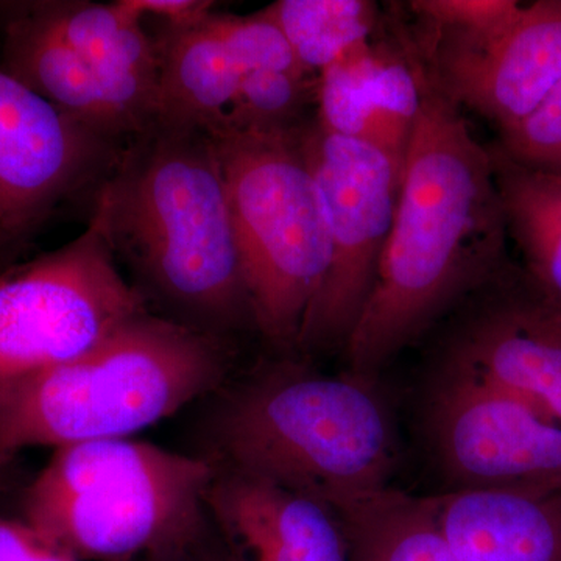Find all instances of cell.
Masks as SVG:
<instances>
[{"label":"cell","instance_id":"1","mask_svg":"<svg viewBox=\"0 0 561 561\" xmlns=\"http://www.w3.org/2000/svg\"><path fill=\"white\" fill-rule=\"evenodd\" d=\"M421 81L423 101L389 239L345 345L350 373L371 381L432 324L513 265L490 149L423 66Z\"/></svg>","mask_w":561,"mask_h":561},{"label":"cell","instance_id":"2","mask_svg":"<svg viewBox=\"0 0 561 561\" xmlns=\"http://www.w3.org/2000/svg\"><path fill=\"white\" fill-rule=\"evenodd\" d=\"M117 261L172 311L216 335L253 323L216 139L205 128L154 121L128 140L94 192Z\"/></svg>","mask_w":561,"mask_h":561},{"label":"cell","instance_id":"3","mask_svg":"<svg viewBox=\"0 0 561 561\" xmlns=\"http://www.w3.org/2000/svg\"><path fill=\"white\" fill-rule=\"evenodd\" d=\"M225 371L220 337L140 312L77 359L0 390V457L128 438L216 389Z\"/></svg>","mask_w":561,"mask_h":561},{"label":"cell","instance_id":"4","mask_svg":"<svg viewBox=\"0 0 561 561\" xmlns=\"http://www.w3.org/2000/svg\"><path fill=\"white\" fill-rule=\"evenodd\" d=\"M217 437L230 468L341 511L390 489L393 421L371 379L280 362L236 391Z\"/></svg>","mask_w":561,"mask_h":561},{"label":"cell","instance_id":"5","mask_svg":"<svg viewBox=\"0 0 561 561\" xmlns=\"http://www.w3.org/2000/svg\"><path fill=\"white\" fill-rule=\"evenodd\" d=\"M216 476L205 460L130 438L55 449L25 522L80 561L172 559L201 531Z\"/></svg>","mask_w":561,"mask_h":561},{"label":"cell","instance_id":"6","mask_svg":"<svg viewBox=\"0 0 561 561\" xmlns=\"http://www.w3.org/2000/svg\"><path fill=\"white\" fill-rule=\"evenodd\" d=\"M302 124L290 130L210 133L253 323L284 348L298 345L331 262L327 213L302 150Z\"/></svg>","mask_w":561,"mask_h":561},{"label":"cell","instance_id":"7","mask_svg":"<svg viewBox=\"0 0 561 561\" xmlns=\"http://www.w3.org/2000/svg\"><path fill=\"white\" fill-rule=\"evenodd\" d=\"M144 311L92 214L79 238L0 275V390L77 359Z\"/></svg>","mask_w":561,"mask_h":561},{"label":"cell","instance_id":"8","mask_svg":"<svg viewBox=\"0 0 561 561\" xmlns=\"http://www.w3.org/2000/svg\"><path fill=\"white\" fill-rule=\"evenodd\" d=\"M301 146L327 213L331 262L297 348L330 350L346 345L370 298L401 175L382 151L317 121L302 124Z\"/></svg>","mask_w":561,"mask_h":561},{"label":"cell","instance_id":"9","mask_svg":"<svg viewBox=\"0 0 561 561\" xmlns=\"http://www.w3.org/2000/svg\"><path fill=\"white\" fill-rule=\"evenodd\" d=\"M430 435L453 490L561 491V423L476 373L443 362Z\"/></svg>","mask_w":561,"mask_h":561},{"label":"cell","instance_id":"10","mask_svg":"<svg viewBox=\"0 0 561 561\" xmlns=\"http://www.w3.org/2000/svg\"><path fill=\"white\" fill-rule=\"evenodd\" d=\"M122 149L0 68V238L22 241L94 194Z\"/></svg>","mask_w":561,"mask_h":561},{"label":"cell","instance_id":"11","mask_svg":"<svg viewBox=\"0 0 561 561\" xmlns=\"http://www.w3.org/2000/svg\"><path fill=\"white\" fill-rule=\"evenodd\" d=\"M402 33L432 84L497 131L526 119L561 79V0L523 3L507 27L482 39Z\"/></svg>","mask_w":561,"mask_h":561},{"label":"cell","instance_id":"12","mask_svg":"<svg viewBox=\"0 0 561 561\" xmlns=\"http://www.w3.org/2000/svg\"><path fill=\"white\" fill-rule=\"evenodd\" d=\"M468 302L443 362L500 383L561 423V311L515 264Z\"/></svg>","mask_w":561,"mask_h":561},{"label":"cell","instance_id":"13","mask_svg":"<svg viewBox=\"0 0 561 561\" xmlns=\"http://www.w3.org/2000/svg\"><path fill=\"white\" fill-rule=\"evenodd\" d=\"M316 101L321 127L382 151L401 175L423 81L419 58L400 32L393 43L375 38L321 72Z\"/></svg>","mask_w":561,"mask_h":561},{"label":"cell","instance_id":"14","mask_svg":"<svg viewBox=\"0 0 561 561\" xmlns=\"http://www.w3.org/2000/svg\"><path fill=\"white\" fill-rule=\"evenodd\" d=\"M208 505L231 561H350L334 508L260 476L228 468Z\"/></svg>","mask_w":561,"mask_h":561},{"label":"cell","instance_id":"15","mask_svg":"<svg viewBox=\"0 0 561 561\" xmlns=\"http://www.w3.org/2000/svg\"><path fill=\"white\" fill-rule=\"evenodd\" d=\"M33 10L49 22L90 65L133 135L158 114L160 51L142 20L124 3L38 2Z\"/></svg>","mask_w":561,"mask_h":561},{"label":"cell","instance_id":"16","mask_svg":"<svg viewBox=\"0 0 561 561\" xmlns=\"http://www.w3.org/2000/svg\"><path fill=\"white\" fill-rule=\"evenodd\" d=\"M431 504L459 561H561V491L453 490Z\"/></svg>","mask_w":561,"mask_h":561},{"label":"cell","instance_id":"17","mask_svg":"<svg viewBox=\"0 0 561 561\" xmlns=\"http://www.w3.org/2000/svg\"><path fill=\"white\" fill-rule=\"evenodd\" d=\"M2 69L113 142L135 138L94 70L32 5L7 24Z\"/></svg>","mask_w":561,"mask_h":561},{"label":"cell","instance_id":"18","mask_svg":"<svg viewBox=\"0 0 561 561\" xmlns=\"http://www.w3.org/2000/svg\"><path fill=\"white\" fill-rule=\"evenodd\" d=\"M210 14L165 25L154 38L160 51L157 121L213 131L234 105L243 72L210 25Z\"/></svg>","mask_w":561,"mask_h":561},{"label":"cell","instance_id":"19","mask_svg":"<svg viewBox=\"0 0 561 561\" xmlns=\"http://www.w3.org/2000/svg\"><path fill=\"white\" fill-rule=\"evenodd\" d=\"M508 241L535 290L561 311V175L535 171L489 147Z\"/></svg>","mask_w":561,"mask_h":561},{"label":"cell","instance_id":"20","mask_svg":"<svg viewBox=\"0 0 561 561\" xmlns=\"http://www.w3.org/2000/svg\"><path fill=\"white\" fill-rule=\"evenodd\" d=\"M350 561H459L443 537L431 497L387 489L337 511Z\"/></svg>","mask_w":561,"mask_h":561},{"label":"cell","instance_id":"21","mask_svg":"<svg viewBox=\"0 0 561 561\" xmlns=\"http://www.w3.org/2000/svg\"><path fill=\"white\" fill-rule=\"evenodd\" d=\"M264 13L313 77L367 46L379 27L378 5L370 0H279Z\"/></svg>","mask_w":561,"mask_h":561},{"label":"cell","instance_id":"22","mask_svg":"<svg viewBox=\"0 0 561 561\" xmlns=\"http://www.w3.org/2000/svg\"><path fill=\"white\" fill-rule=\"evenodd\" d=\"M319 77L286 70H250L219 130L278 131L301 125V113L317 95ZM209 131V133H213Z\"/></svg>","mask_w":561,"mask_h":561},{"label":"cell","instance_id":"23","mask_svg":"<svg viewBox=\"0 0 561 561\" xmlns=\"http://www.w3.org/2000/svg\"><path fill=\"white\" fill-rule=\"evenodd\" d=\"M209 21L243 73L250 70L308 73L295 57L289 41L264 10L251 16L213 13Z\"/></svg>","mask_w":561,"mask_h":561},{"label":"cell","instance_id":"24","mask_svg":"<svg viewBox=\"0 0 561 561\" xmlns=\"http://www.w3.org/2000/svg\"><path fill=\"white\" fill-rule=\"evenodd\" d=\"M523 9L518 0H413L416 32L427 36L482 39L507 27Z\"/></svg>","mask_w":561,"mask_h":561},{"label":"cell","instance_id":"25","mask_svg":"<svg viewBox=\"0 0 561 561\" xmlns=\"http://www.w3.org/2000/svg\"><path fill=\"white\" fill-rule=\"evenodd\" d=\"M493 146L516 164L561 175V79L526 119L500 131Z\"/></svg>","mask_w":561,"mask_h":561},{"label":"cell","instance_id":"26","mask_svg":"<svg viewBox=\"0 0 561 561\" xmlns=\"http://www.w3.org/2000/svg\"><path fill=\"white\" fill-rule=\"evenodd\" d=\"M0 561H80L31 523L0 516Z\"/></svg>","mask_w":561,"mask_h":561},{"label":"cell","instance_id":"27","mask_svg":"<svg viewBox=\"0 0 561 561\" xmlns=\"http://www.w3.org/2000/svg\"><path fill=\"white\" fill-rule=\"evenodd\" d=\"M133 14L146 20L154 16L165 25H184L197 22L213 13V2L208 0H122Z\"/></svg>","mask_w":561,"mask_h":561},{"label":"cell","instance_id":"28","mask_svg":"<svg viewBox=\"0 0 561 561\" xmlns=\"http://www.w3.org/2000/svg\"><path fill=\"white\" fill-rule=\"evenodd\" d=\"M210 561H231L230 557H224V559H214V560H210Z\"/></svg>","mask_w":561,"mask_h":561}]
</instances>
